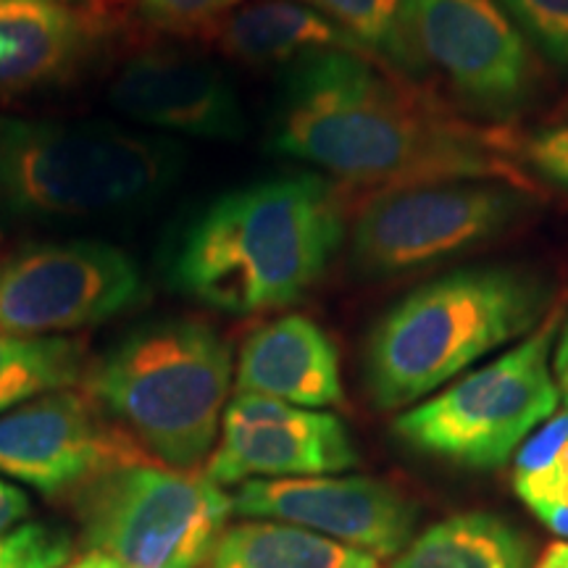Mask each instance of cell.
<instances>
[{"mask_svg": "<svg viewBox=\"0 0 568 568\" xmlns=\"http://www.w3.org/2000/svg\"><path fill=\"white\" fill-rule=\"evenodd\" d=\"M32 503L24 489L0 477V535L17 529L30 516Z\"/></svg>", "mask_w": 568, "mask_h": 568, "instance_id": "obj_27", "label": "cell"}, {"mask_svg": "<svg viewBox=\"0 0 568 568\" xmlns=\"http://www.w3.org/2000/svg\"><path fill=\"white\" fill-rule=\"evenodd\" d=\"M358 464L351 432L335 414L264 395L226 403L205 477L216 485L253 479L326 477Z\"/></svg>", "mask_w": 568, "mask_h": 568, "instance_id": "obj_11", "label": "cell"}, {"mask_svg": "<svg viewBox=\"0 0 568 568\" xmlns=\"http://www.w3.org/2000/svg\"><path fill=\"white\" fill-rule=\"evenodd\" d=\"M109 38L101 9L59 0L0 3V103L69 84Z\"/></svg>", "mask_w": 568, "mask_h": 568, "instance_id": "obj_15", "label": "cell"}, {"mask_svg": "<svg viewBox=\"0 0 568 568\" xmlns=\"http://www.w3.org/2000/svg\"><path fill=\"white\" fill-rule=\"evenodd\" d=\"M531 190L503 180H443L379 190L351 226V266L366 280L439 264L506 234Z\"/></svg>", "mask_w": 568, "mask_h": 568, "instance_id": "obj_8", "label": "cell"}, {"mask_svg": "<svg viewBox=\"0 0 568 568\" xmlns=\"http://www.w3.org/2000/svg\"><path fill=\"white\" fill-rule=\"evenodd\" d=\"M71 556V535L53 524H19L0 535V568H63Z\"/></svg>", "mask_w": 568, "mask_h": 568, "instance_id": "obj_24", "label": "cell"}, {"mask_svg": "<svg viewBox=\"0 0 568 568\" xmlns=\"http://www.w3.org/2000/svg\"><path fill=\"white\" fill-rule=\"evenodd\" d=\"M516 30L550 63L568 71V0H497Z\"/></svg>", "mask_w": 568, "mask_h": 568, "instance_id": "obj_23", "label": "cell"}, {"mask_svg": "<svg viewBox=\"0 0 568 568\" xmlns=\"http://www.w3.org/2000/svg\"><path fill=\"white\" fill-rule=\"evenodd\" d=\"M232 61L245 67H290L326 51L364 53L343 27L303 0H255L240 6L211 34Z\"/></svg>", "mask_w": 568, "mask_h": 568, "instance_id": "obj_17", "label": "cell"}, {"mask_svg": "<svg viewBox=\"0 0 568 568\" xmlns=\"http://www.w3.org/2000/svg\"><path fill=\"white\" fill-rule=\"evenodd\" d=\"M521 151L531 172L568 193V126H550L529 134L524 138Z\"/></svg>", "mask_w": 568, "mask_h": 568, "instance_id": "obj_26", "label": "cell"}, {"mask_svg": "<svg viewBox=\"0 0 568 568\" xmlns=\"http://www.w3.org/2000/svg\"><path fill=\"white\" fill-rule=\"evenodd\" d=\"M351 34L374 61L408 80L426 74L418 53L416 0H303Z\"/></svg>", "mask_w": 568, "mask_h": 568, "instance_id": "obj_20", "label": "cell"}, {"mask_svg": "<svg viewBox=\"0 0 568 568\" xmlns=\"http://www.w3.org/2000/svg\"><path fill=\"white\" fill-rule=\"evenodd\" d=\"M138 261L92 237L34 240L0 253V329L59 337L148 303Z\"/></svg>", "mask_w": 568, "mask_h": 568, "instance_id": "obj_9", "label": "cell"}, {"mask_svg": "<svg viewBox=\"0 0 568 568\" xmlns=\"http://www.w3.org/2000/svg\"><path fill=\"white\" fill-rule=\"evenodd\" d=\"M88 374L84 345L71 337H19L0 329V416Z\"/></svg>", "mask_w": 568, "mask_h": 568, "instance_id": "obj_21", "label": "cell"}, {"mask_svg": "<svg viewBox=\"0 0 568 568\" xmlns=\"http://www.w3.org/2000/svg\"><path fill=\"white\" fill-rule=\"evenodd\" d=\"M268 151L372 187L503 180L527 187L497 132L450 116L372 55L326 51L282 69Z\"/></svg>", "mask_w": 568, "mask_h": 568, "instance_id": "obj_1", "label": "cell"}, {"mask_svg": "<svg viewBox=\"0 0 568 568\" xmlns=\"http://www.w3.org/2000/svg\"><path fill=\"white\" fill-rule=\"evenodd\" d=\"M111 109L153 132L237 142L247 116L224 69L182 48H148L126 59L109 82Z\"/></svg>", "mask_w": 568, "mask_h": 568, "instance_id": "obj_14", "label": "cell"}, {"mask_svg": "<svg viewBox=\"0 0 568 568\" xmlns=\"http://www.w3.org/2000/svg\"><path fill=\"white\" fill-rule=\"evenodd\" d=\"M237 395H264L301 408L345 400L339 353L314 318L287 314L247 335L234 368Z\"/></svg>", "mask_w": 568, "mask_h": 568, "instance_id": "obj_16", "label": "cell"}, {"mask_svg": "<svg viewBox=\"0 0 568 568\" xmlns=\"http://www.w3.org/2000/svg\"><path fill=\"white\" fill-rule=\"evenodd\" d=\"M514 489L545 527L568 539V406L516 450Z\"/></svg>", "mask_w": 568, "mask_h": 568, "instance_id": "obj_22", "label": "cell"}, {"mask_svg": "<svg viewBox=\"0 0 568 568\" xmlns=\"http://www.w3.org/2000/svg\"><path fill=\"white\" fill-rule=\"evenodd\" d=\"M243 0H140V17L161 32L195 38L211 34Z\"/></svg>", "mask_w": 568, "mask_h": 568, "instance_id": "obj_25", "label": "cell"}, {"mask_svg": "<svg viewBox=\"0 0 568 568\" xmlns=\"http://www.w3.org/2000/svg\"><path fill=\"white\" fill-rule=\"evenodd\" d=\"M542 272L487 264L447 272L403 295L366 343V387L382 410L406 408L550 314Z\"/></svg>", "mask_w": 568, "mask_h": 568, "instance_id": "obj_4", "label": "cell"}, {"mask_svg": "<svg viewBox=\"0 0 568 568\" xmlns=\"http://www.w3.org/2000/svg\"><path fill=\"white\" fill-rule=\"evenodd\" d=\"M232 372V347L209 322L163 316L119 337L84 379L103 414L163 466L190 471L216 447Z\"/></svg>", "mask_w": 568, "mask_h": 568, "instance_id": "obj_5", "label": "cell"}, {"mask_svg": "<svg viewBox=\"0 0 568 568\" xmlns=\"http://www.w3.org/2000/svg\"><path fill=\"white\" fill-rule=\"evenodd\" d=\"M63 568H122L116 564V560L105 556V552H84V556H80L77 560H71V564H67Z\"/></svg>", "mask_w": 568, "mask_h": 568, "instance_id": "obj_29", "label": "cell"}, {"mask_svg": "<svg viewBox=\"0 0 568 568\" xmlns=\"http://www.w3.org/2000/svg\"><path fill=\"white\" fill-rule=\"evenodd\" d=\"M0 3H6V0H0ZM59 3H71V6H88V9H101V6H98V0H59Z\"/></svg>", "mask_w": 568, "mask_h": 568, "instance_id": "obj_31", "label": "cell"}, {"mask_svg": "<svg viewBox=\"0 0 568 568\" xmlns=\"http://www.w3.org/2000/svg\"><path fill=\"white\" fill-rule=\"evenodd\" d=\"M347 237L345 205L318 172L268 174L211 197L163 245L169 290L232 316L303 301Z\"/></svg>", "mask_w": 568, "mask_h": 568, "instance_id": "obj_2", "label": "cell"}, {"mask_svg": "<svg viewBox=\"0 0 568 568\" xmlns=\"http://www.w3.org/2000/svg\"><path fill=\"white\" fill-rule=\"evenodd\" d=\"M138 460L92 397L53 389L0 416V477L42 495L74 493L95 474Z\"/></svg>", "mask_w": 568, "mask_h": 568, "instance_id": "obj_12", "label": "cell"}, {"mask_svg": "<svg viewBox=\"0 0 568 568\" xmlns=\"http://www.w3.org/2000/svg\"><path fill=\"white\" fill-rule=\"evenodd\" d=\"M172 138L90 119L0 116V230L145 213L180 180Z\"/></svg>", "mask_w": 568, "mask_h": 568, "instance_id": "obj_3", "label": "cell"}, {"mask_svg": "<svg viewBox=\"0 0 568 568\" xmlns=\"http://www.w3.org/2000/svg\"><path fill=\"white\" fill-rule=\"evenodd\" d=\"M416 42L458 101L487 119L516 116L537 92L529 45L497 0H416Z\"/></svg>", "mask_w": 568, "mask_h": 568, "instance_id": "obj_10", "label": "cell"}, {"mask_svg": "<svg viewBox=\"0 0 568 568\" xmlns=\"http://www.w3.org/2000/svg\"><path fill=\"white\" fill-rule=\"evenodd\" d=\"M560 308L493 364L418 403L395 422L408 447L471 468L503 466L537 426L556 414L560 393L550 355Z\"/></svg>", "mask_w": 568, "mask_h": 568, "instance_id": "obj_7", "label": "cell"}, {"mask_svg": "<svg viewBox=\"0 0 568 568\" xmlns=\"http://www.w3.org/2000/svg\"><path fill=\"white\" fill-rule=\"evenodd\" d=\"M209 568H382L379 558L280 521H243L222 531Z\"/></svg>", "mask_w": 568, "mask_h": 568, "instance_id": "obj_18", "label": "cell"}, {"mask_svg": "<svg viewBox=\"0 0 568 568\" xmlns=\"http://www.w3.org/2000/svg\"><path fill=\"white\" fill-rule=\"evenodd\" d=\"M529 542L500 516L460 514L426 529L393 568H529Z\"/></svg>", "mask_w": 568, "mask_h": 568, "instance_id": "obj_19", "label": "cell"}, {"mask_svg": "<svg viewBox=\"0 0 568 568\" xmlns=\"http://www.w3.org/2000/svg\"><path fill=\"white\" fill-rule=\"evenodd\" d=\"M552 379H556L558 393L568 406V322L558 329L556 345H552Z\"/></svg>", "mask_w": 568, "mask_h": 568, "instance_id": "obj_28", "label": "cell"}, {"mask_svg": "<svg viewBox=\"0 0 568 568\" xmlns=\"http://www.w3.org/2000/svg\"><path fill=\"white\" fill-rule=\"evenodd\" d=\"M71 495L88 548L122 568H197L234 510L205 474L140 460L105 468Z\"/></svg>", "mask_w": 568, "mask_h": 568, "instance_id": "obj_6", "label": "cell"}, {"mask_svg": "<svg viewBox=\"0 0 568 568\" xmlns=\"http://www.w3.org/2000/svg\"><path fill=\"white\" fill-rule=\"evenodd\" d=\"M535 568H568V542L552 545Z\"/></svg>", "mask_w": 568, "mask_h": 568, "instance_id": "obj_30", "label": "cell"}, {"mask_svg": "<svg viewBox=\"0 0 568 568\" xmlns=\"http://www.w3.org/2000/svg\"><path fill=\"white\" fill-rule=\"evenodd\" d=\"M232 508L335 539L374 558L397 556L414 535V506L379 479L293 477L243 481Z\"/></svg>", "mask_w": 568, "mask_h": 568, "instance_id": "obj_13", "label": "cell"}]
</instances>
